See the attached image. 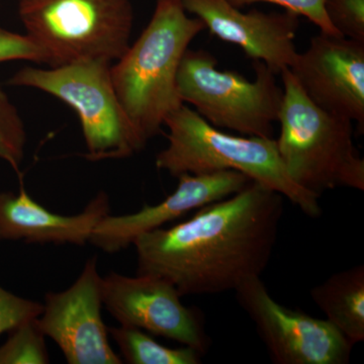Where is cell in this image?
<instances>
[{
	"mask_svg": "<svg viewBox=\"0 0 364 364\" xmlns=\"http://www.w3.org/2000/svg\"><path fill=\"white\" fill-rule=\"evenodd\" d=\"M282 214L284 196L250 181L188 221L139 236L136 274L167 280L182 296L235 291L264 272Z\"/></svg>",
	"mask_w": 364,
	"mask_h": 364,
	"instance_id": "1",
	"label": "cell"
},
{
	"mask_svg": "<svg viewBox=\"0 0 364 364\" xmlns=\"http://www.w3.org/2000/svg\"><path fill=\"white\" fill-rule=\"evenodd\" d=\"M205 28L200 18H189L179 0H157L145 30L111 67L117 97L147 142L183 105L177 90L179 65Z\"/></svg>",
	"mask_w": 364,
	"mask_h": 364,
	"instance_id": "2",
	"label": "cell"
},
{
	"mask_svg": "<svg viewBox=\"0 0 364 364\" xmlns=\"http://www.w3.org/2000/svg\"><path fill=\"white\" fill-rule=\"evenodd\" d=\"M168 146L156 167L170 176L233 170L287 198L311 218L322 215L320 196L299 186L287 174L273 138L230 135L182 105L165 119Z\"/></svg>",
	"mask_w": 364,
	"mask_h": 364,
	"instance_id": "3",
	"label": "cell"
},
{
	"mask_svg": "<svg viewBox=\"0 0 364 364\" xmlns=\"http://www.w3.org/2000/svg\"><path fill=\"white\" fill-rule=\"evenodd\" d=\"M280 75L284 100L277 145L287 174L318 196L338 188L364 191V159L354 147L350 119L333 116L314 104L289 68Z\"/></svg>",
	"mask_w": 364,
	"mask_h": 364,
	"instance_id": "4",
	"label": "cell"
},
{
	"mask_svg": "<svg viewBox=\"0 0 364 364\" xmlns=\"http://www.w3.org/2000/svg\"><path fill=\"white\" fill-rule=\"evenodd\" d=\"M26 35L51 67L82 61L112 63L130 46L131 0H21Z\"/></svg>",
	"mask_w": 364,
	"mask_h": 364,
	"instance_id": "5",
	"label": "cell"
},
{
	"mask_svg": "<svg viewBox=\"0 0 364 364\" xmlns=\"http://www.w3.org/2000/svg\"><path fill=\"white\" fill-rule=\"evenodd\" d=\"M112 63L82 61L50 69L26 67L11 85L36 88L65 102L77 112L90 161L124 159L145 148L141 136L117 97Z\"/></svg>",
	"mask_w": 364,
	"mask_h": 364,
	"instance_id": "6",
	"label": "cell"
},
{
	"mask_svg": "<svg viewBox=\"0 0 364 364\" xmlns=\"http://www.w3.org/2000/svg\"><path fill=\"white\" fill-rule=\"evenodd\" d=\"M254 72L255 79L249 81L237 72L219 70L210 53L188 49L177 73V90L183 104L193 105L215 128L272 138L284 90L262 61H254Z\"/></svg>",
	"mask_w": 364,
	"mask_h": 364,
	"instance_id": "7",
	"label": "cell"
},
{
	"mask_svg": "<svg viewBox=\"0 0 364 364\" xmlns=\"http://www.w3.org/2000/svg\"><path fill=\"white\" fill-rule=\"evenodd\" d=\"M234 291L273 363L347 364L350 360L353 345L329 321L280 305L260 277L243 282Z\"/></svg>",
	"mask_w": 364,
	"mask_h": 364,
	"instance_id": "8",
	"label": "cell"
},
{
	"mask_svg": "<svg viewBox=\"0 0 364 364\" xmlns=\"http://www.w3.org/2000/svg\"><path fill=\"white\" fill-rule=\"evenodd\" d=\"M102 303L119 325L173 340L202 354L210 340L202 314L182 303L173 284L152 275L127 277L111 272L102 277Z\"/></svg>",
	"mask_w": 364,
	"mask_h": 364,
	"instance_id": "9",
	"label": "cell"
},
{
	"mask_svg": "<svg viewBox=\"0 0 364 364\" xmlns=\"http://www.w3.org/2000/svg\"><path fill=\"white\" fill-rule=\"evenodd\" d=\"M102 280L97 258H90L70 287L45 296L38 323L69 364L124 363L109 344L102 320Z\"/></svg>",
	"mask_w": 364,
	"mask_h": 364,
	"instance_id": "10",
	"label": "cell"
},
{
	"mask_svg": "<svg viewBox=\"0 0 364 364\" xmlns=\"http://www.w3.org/2000/svg\"><path fill=\"white\" fill-rule=\"evenodd\" d=\"M306 97L364 131V43L321 32L289 67Z\"/></svg>",
	"mask_w": 364,
	"mask_h": 364,
	"instance_id": "11",
	"label": "cell"
},
{
	"mask_svg": "<svg viewBox=\"0 0 364 364\" xmlns=\"http://www.w3.org/2000/svg\"><path fill=\"white\" fill-rule=\"evenodd\" d=\"M177 188L161 203L145 205L134 214L105 215L91 234L90 243L105 253L127 249L139 236L176 221L191 210L238 193L250 178L233 170L203 174H181Z\"/></svg>",
	"mask_w": 364,
	"mask_h": 364,
	"instance_id": "12",
	"label": "cell"
},
{
	"mask_svg": "<svg viewBox=\"0 0 364 364\" xmlns=\"http://www.w3.org/2000/svg\"><path fill=\"white\" fill-rule=\"evenodd\" d=\"M186 13L195 14L212 35L240 47L246 56L262 61L274 74L289 68L296 51L298 14L243 13L228 0H179Z\"/></svg>",
	"mask_w": 364,
	"mask_h": 364,
	"instance_id": "13",
	"label": "cell"
},
{
	"mask_svg": "<svg viewBox=\"0 0 364 364\" xmlns=\"http://www.w3.org/2000/svg\"><path fill=\"white\" fill-rule=\"evenodd\" d=\"M111 214L109 196L100 191L82 212L64 215L50 212L33 200L23 186L20 193H0V241L72 244L85 246L98 222Z\"/></svg>",
	"mask_w": 364,
	"mask_h": 364,
	"instance_id": "14",
	"label": "cell"
},
{
	"mask_svg": "<svg viewBox=\"0 0 364 364\" xmlns=\"http://www.w3.org/2000/svg\"><path fill=\"white\" fill-rule=\"evenodd\" d=\"M311 298L330 323L352 345L364 340V267L331 275L313 287Z\"/></svg>",
	"mask_w": 364,
	"mask_h": 364,
	"instance_id": "15",
	"label": "cell"
},
{
	"mask_svg": "<svg viewBox=\"0 0 364 364\" xmlns=\"http://www.w3.org/2000/svg\"><path fill=\"white\" fill-rule=\"evenodd\" d=\"M109 336L121 351L123 363L130 364H200L203 354L191 347L170 348L158 343L143 330L133 327H107Z\"/></svg>",
	"mask_w": 364,
	"mask_h": 364,
	"instance_id": "16",
	"label": "cell"
},
{
	"mask_svg": "<svg viewBox=\"0 0 364 364\" xmlns=\"http://www.w3.org/2000/svg\"><path fill=\"white\" fill-rule=\"evenodd\" d=\"M46 336L38 318L26 321L9 331L0 346V364H47L50 363Z\"/></svg>",
	"mask_w": 364,
	"mask_h": 364,
	"instance_id": "17",
	"label": "cell"
},
{
	"mask_svg": "<svg viewBox=\"0 0 364 364\" xmlns=\"http://www.w3.org/2000/svg\"><path fill=\"white\" fill-rule=\"evenodd\" d=\"M26 133L18 109L0 85V159L16 172L25 157Z\"/></svg>",
	"mask_w": 364,
	"mask_h": 364,
	"instance_id": "18",
	"label": "cell"
},
{
	"mask_svg": "<svg viewBox=\"0 0 364 364\" xmlns=\"http://www.w3.org/2000/svg\"><path fill=\"white\" fill-rule=\"evenodd\" d=\"M324 9L342 37L364 43V0H324Z\"/></svg>",
	"mask_w": 364,
	"mask_h": 364,
	"instance_id": "19",
	"label": "cell"
},
{
	"mask_svg": "<svg viewBox=\"0 0 364 364\" xmlns=\"http://www.w3.org/2000/svg\"><path fill=\"white\" fill-rule=\"evenodd\" d=\"M43 304L21 298L0 287V335L11 331L26 321L39 318Z\"/></svg>",
	"mask_w": 364,
	"mask_h": 364,
	"instance_id": "20",
	"label": "cell"
},
{
	"mask_svg": "<svg viewBox=\"0 0 364 364\" xmlns=\"http://www.w3.org/2000/svg\"><path fill=\"white\" fill-rule=\"evenodd\" d=\"M232 6L242 7L255 2H268L284 7L287 11L303 16L328 35L340 36L325 13L324 0H228Z\"/></svg>",
	"mask_w": 364,
	"mask_h": 364,
	"instance_id": "21",
	"label": "cell"
},
{
	"mask_svg": "<svg viewBox=\"0 0 364 364\" xmlns=\"http://www.w3.org/2000/svg\"><path fill=\"white\" fill-rule=\"evenodd\" d=\"M14 60L45 64L44 55L28 36L0 28V63Z\"/></svg>",
	"mask_w": 364,
	"mask_h": 364,
	"instance_id": "22",
	"label": "cell"
}]
</instances>
